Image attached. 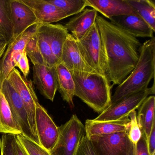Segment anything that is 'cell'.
Listing matches in <instances>:
<instances>
[{"mask_svg":"<svg viewBox=\"0 0 155 155\" xmlns=\"http://www.w3.org/2000/svg\"><path fill=\"white\" fill-rule=\"evenodd\" d=\"M8 44V43L5 35L1 30L0 29V50L7 48Z\"/></svg>","mask_w":155,"mask_h":155,"instance_id":"37","label":"cell"},{"mask_svg":"<svg viewBox=\"0 0 155 155\" xmlns=\"http://www.w3.org/2000/svg\"><path fill=\"white\" fill-rule=\"evenodd\" d=\"M15 136L13 134H3L0 139L1 155H16L14 150Z\"/></svg>","mask_w":155,"mask_h":155,"instance_id":"32","label":"cell"},{"mask_svg":"<svg viewBox=\"0 0 155 155\" xmlns=\"http://www.w3.org/2000/svg\"><path fill=\"white\" fill-rule=\"evenodd\" d=\"M155 97L148 96L139 108L137 118L142 135L147 140L152 127L155 123Z\"/></svg>","mask_w":155,"mask_h":155,"instance_id":"21","label":"cell"},{"mask_svg":"<svg viewBox=\"0 0 155 155\" xmlns=\"http://www.w3.org/2000/svg\"><path fill=\"white\" fill-rule=\"evenodd\" d=\"M147 142L149 154V155H154L155 154V123L152 127Z\"/></svg>","mask_w":155,"mask_h":155,"instance_id":"35","label":"cell"},{"mask_svg":"<svg viewBox=\"0 0 155 155\" xmlns=\"http://www.w3.org/2000/svg\"><path fill=\"white\" fill-rule=\"evenodd\" d=\"M38 47L43 58L44 63L48 67L56 66L59 64L51 51L46 31L42 24H39L37 31Z\"/></svg>","mask_w":155,"mask_h":155,"instance_id":"25","label":"cell"},{"mask_svg":"<svg viewBox=\"0 0 155 155\" xmlns=\"http://www.w3.org/2000/svg\"><path fill=\"white\" fill-rule=\"evenodd\" d=\"M70 71L75 83V96L100 114L110 106L113 85L106 76L96 73Z\"/></svg>","mask_w":155,"mask_h":155,"instance_id":"3","label":"cell"},{"mask_svg":"<svg viewBox=\"0 0 155 155\" xmlns=\"http://www.w3.org/2000/svg\"><path fill=\"white\" fill-rule=\"evenodd\" d=\"M155 155V154H154V155Z\"/></svg>","mask_w":155,"mask_h":155,"instance_id":"39","label":"cell"},{"mask_svg":"<svg viewBox=\"0 0 155 155\" xmlns=\"http://www.w3.org/2000/svg\"><path fill=\"white\" fill-rule=\"evenodd\" d=\"M7 79L22 100L28 116L31 128L34 135L38 138L36 128V106L39 103L32 81L22 76L16 68L12 70Z\"/></svg>","mask_w":155,"mask_h":155,"instance_id":"7","label":"cell"},{"mask_svg":"<svg viewBox=\"0 0 155 155\" xmlns=\"http://www.w3.org/2000/svg\"><path fill=\"white\" fill-rule=\"evenodd\" d=\"M0 29L9 43L13 38L10 0H0Z\"/></svg>","mask_w":155,"mask_h":155,"instance_id":"26","label":"cell"},{"mask_svg":"<svg viewBox=\"0 0 155 155\" xmlns=\"http://www.w3.org/2000/svg\"><path fill=\"white\" fill-rule=\"evenodd\" d=\"M135 155H149L147 140L142 135L141 138L136 145Z\"/></svg>","mask_w":155,"mask_h":155,"instance_id":"34","label":"cell"},{"mask_svg":"<svg viewBox=\"0 0 155 155\" xmlns=\"http://www.w3.org/2000/svg\"><path fill=\"white\" fill-rule=\"evenodd\" d=\"M77 41L80 53L86 64L96 73L106 77V60L96 21L86 35Z\"/></svg>","mask_w":155,"mask_h":155,"instance_id":"4","label":"cell"},{"mask_svg":"<svg viewBox=\"0 0 155 155\" xmlns=\"http://www.w3.org/2000/svg\"><path fill=\"white\" fill-rule=\"evenodd\" d=\"M34 12L38 23L52 24L68 18L66 13L47 0H22Z\"/></svg>","mask_w":155,"mask_h":155,"instance_id":"16","label":"cell"},{"mask_svg":"<svg viewBox=\"0 0 155 155\" xmlns=\"http://www.w3.org/2000/svg\"><path fill=\"white\" fill-rule=\"evenodd\" d=\"M14 68L18 67L23 73V76L27 78L30 72V67L28 56L25 51H18L14 54L12 59Z\"/></svg>","mask_w":155,"mask_h":155,"instance_id":"31","label":"cell"},{"mask_svg":"<svg viewBox=\"0 0 155 155\" xmlns=\"http://www.w3.org/2000/svg\"><path fill=\"white\" fill-rule=\"evenodd\" d=\"M58 89L64 101L71 108H74L73 98L75 97V85L70 71L61 63L57 66Z\"/></svg>","mask_w":155,"mask_h":155,"instance_id":"22","label":"cell"},{"mask_svg":"<svg viewBox=\"0 0 155 155\" xmlns=\"http://www.w3.org/2000/svg\"><path fill=\"white\" fill-rule=\"evenodd\" d=\"M63 11L68 18L83 11L87 5V0H47Z\"/></svg>","mask_w":155,"mask_h":155,"instance_id":"27","label":"cell"},{"mask_svg":"<svg viewBox=\"0 0 155 155\" xmlns=\"http://www.w3.org/2000/svg\"><path fill=\"white\" fill-rule=\"evenodd\" d=\"M136 14L155 31V4L152 0H126Z\"/></svg>","mask_w":155,"mask_h":155,"instance_id":"24","label":"cell"},{"mask_svg":"<svg viewBox=\"0 0 155 155\" xmlns=\"http://www.w3.org/2000/svg\"><path fill=\"white\" fill-rule=\"evenodd\" d=\"M106 60V76L112 85L121 84L136 67L142 43L138 39L100 16L96 19Z\"/></svg>","mask_w":155,"mask_h":155,"instance_id":"1","label":"cell"},{"mask_svg":"<svg viewBox=\"0 0 155 155\" xmlns=\"http://www.w3.org/2000/svg\"><path fill=\"white\" fill-rule=\"evenodd\" d=\"M130 122L129 117L118 120L109 121L87 120L84 126L86 135L89 138L93 136L129 131Z\"/></svg>","mask_w":155,"mask_h":155,"instance_id":"17","label":"cell"},{"mask_svg":"<svg viewBox=\"0 0 155 155\" xmlns=\"http://www.w3.org/2000/svg\"><path fill=\"white\" fill-rule=\"evenodd\" d=\"M7 48H4L0 50V60L2 58L3 56V54H4V52H5V51H6V49Z\"/></svg>","mask_w":155,"mask_h":155,"instance_id":"38","label":"cell"},{"mask_svg":"<svg viewBox=\"0 0 155 155\" xmlns=\"http://www.w3.org/2000/svg\"><path fill=\"white\" fill-rule=\"evenodd\" d=\"M33 82L46 98L53 101L58 90L57 66L33 65Z\"/></svg>","mask_w":155,"mask_h":155,"instance_id":"12","label":"cell"},{"mask_svg":"<svg viewBox=\"0 0 155 155\" xmlns=\"http://www.w3.org/2000/svg\"><path fill=\"white\" fill-rule=\"evenodd\" d=\"M115 26L127 31L136 38H153L155 31L137 14L123 15L109 19Z\"/></svg>","mask_w":155,"mask_h":155,"instance_id":"14","label":"cell"},{"mask_svg":"<svg viewBox=\"0 0 155 155\" xmlns=\"http://www.w3.org/2000/svg\"><path fill=\"white\" fill-rule=\"evenodd\" d=\"M14 150L16 155H29L22 144L21 143L18 139L15 136L14 140Z\"/></svg>","mask_w":155,"mask_h":155,"instance_id":"36","label":"cell"},{"mask_svg":"<svg viewBox=\"0 0 155 155\" xmlns=\"http://www.w3.org/2000/svg\"><path fill=\"white\" fill-rule=\"evenodd\" d=\"M74 155H98L91 140L85 135L81 139Z\"/></svg>","mask_w":155,"mask_h":155,"instance_id":"33","label":"cell"},{"mask_svg":"<svg viewBox=\"0 0 155 155\" xmlns=\"http://www.w3.org/2000/svg\"><path fill=\"white\" fill-rule=\"evenodd\" d=\"M137 116L136 110L132 111L129 115L130 122L128 136L130 140L135 146L142 137V133L137 121Z\"/></svg>","mask_w":155,"mask_h":155,"instance_id":"30","label":"cell"},{"mask_svg":"<svg viewBox=\"0 0 155 155\" xmlns=\"http://www.w3.org/2000/svg\"><path fill=\"white\" fill-rule=\"evenodd\" d=\"M58 141L50 151L51 155H74L81 139L86 135L85 127L76 115L59 127Z\"/></svg>","mask_w":155,"mask_h":155,"instance_id":"5","label":"cell"},{"mask_svg":"<svg viewBox=\"0 0 155 155\" xmlns=\"http://www.w3.org/2000/svg\"><path fill=\"white\" fill-rule=\"evenodd\" d=\"M128 131L89 138L98 155H135L136 146L130 140Z\"/></svg>","mask_w":155,"mask_h":155,"instance_id":"6","label":"cell"},{"mask_svg":"<svg viewBox=\"0 0 155 155\" xmlns=\"http://www.w3.org/2000/svg\"><path fill=\"white\" fill-rule=\"evenodd\" d=\"M39 23L31 26L18 38L12 40L8 44L3 56L0 60V89L11 71L14 68L12 56L18 51H24L30 39L36 33Z\"/></svg>","mask_w":155,"mask_h":155,"instance_id":"10","label":"cell"},{"mask_svg":"<svg viewBox=\"0 0 155 155\" xmlns=\"http://www.w3.org/2000/svg\"><path fill=\"white\" fill-rule=\"evenodd\" d=\"M61 63L70 71L96 73L83 60L78 48L77 40L70 33L63 46Z\"/></svg>","mask_w":155,"mask_h":155,"instance_id":"15","label":"cell"},{"mask_svg":"<svg viewBox=\"0 0 155 155\" xmlns=\"http://www.w3.org/2000/svg\"><path fill=\"white\" fill-rule=\"evenodd\" d=\"M98 16L95 10L86 8L70 19L64 27L77 40H79L94 25Z\"/></svg>","mask_w":155,"mask_h":155,"instance_id":"19","label":"cell"},{"mask_svg":"<svg viewBox=\"0 0 155 155\" xmlns=\"http://www.w3.org/2000/svg\"><path fill=\"white\" fill-rule=\"evenodd\" d=\"M155 37L146 41L140 48L139 58L133 70L127 78L118 85L111 104L114 105L130 95L145 90L155 77Z\"/></svg>","mask_w":155,"mask_h":155,"instance_id":"2","label":"cell"},{"mask_svg":"<svg viewBox=\"0 0 155 155\" xmlns=\"http://www.w3.org/2000/svg\"><path fill=\"white\" fill-rule=\"evenodd\" d=\"M46 31L51 51L58 63H61V54L68 31L60 24H42Z\"/></svg>","mask_w":155,"mask_h":155,"instance_id":"20","label":"cell"},{"mask_svg":"<svg viewBox=\"0 0 155 155\" xmlns=\"http://www.w3.org/2000/svg\"><path fill=\"white\" fill-rule=\"evenodd\" d=\"M36 33L28 41L25 47V51L27 56L30 59L33 65H45L38 47Z\"/></svg>","mask_w":155,"mask_h":155,"instance_id":"28","label":"cell"},{"mask_svg":"<svg viewBox=\"0 0 155 155\" xmlns=\"http://www.w3.org/2000/svg\"><path fill=\"white\" fill-rule=\"evenodd\" d=\"M10 6L13 28V40L38 22L32 10L22 0H10Z\"/></svg>","mask_w":155,"mask_h":155,"instance_id":"13","label":"cell"},{"mask_svg":"<svg viewBox=\"0 0 155 155\" xmlns=\"http://www.w3.org/2000/svg\"><path fill=\"white\" fill-rule=\"evenodd\" d=\"M29 155H51L48 150L22 134L16 135Z\"/></svg>","mask_w":155,"mask_h":155,"instance_id":"29","label":"cell"},{"mask_svg":"<svg viewBox=\"0 0 155 155\" xmlns=\"http://www.w3.org/2000/svg\"><path fill=\"white\" fill-rule=\"evenodd\" d=\"M0 133L17 135L22 134L21 129L14 119L8 104L0 89Z\"/></svg>","mask_w":155,"mask_h":155,"instance_id":"23","label":"cell"},{"mask_svg":"<svg viewBox=\"0 0 155 155\" xmlns=\"http://www.w3.org/2000/svg\"><path fill=\"white\" fill-rule=\"evenodd\" d=\"M36 125L41 146L49 151L54 148L59 135L58 127L39 103L36 106Z\"/></svg>","mask_w":155,"mask_h":155,"instance_id":"11","label":"cell"},{"mask_svg":"<svg viewBox=\"0 0 155 155\" xmlns=\"http://www.w3.org/2000/svg\"><path fill=\"white\" fill-rule=\"evenodd\" d=\"M2 91L14 119L21 129L22 135L41 145L39 139L34 135L31 128L28 116L22 100L7 79L3 82Z\"/></svg>","mask_w":155,"mask_h":155,"instance_id":"9","label":"cell"},{"mask_svg":"<svg viewBox=\"0 0 155 155\" xmlns=\"http://www.w3.org/2000/svg\"><path fill=\"white\" fill-rule=\"evenodd\" d=\"M90 7L107 18L123 15L137 14L126 0H87Z\"/></svg>","mask_w":155,"mask_h":155,"instance_id":"18","label":"cell"},{"mask_svg":"<svg viewBox=\"0 0 155 155\" xmlns=\"http://www.w3.org/2000/svg\"><path fill=\"white\" fill-rule=\"evenodd\" d=\"M155 87L154 82L151 87L127 96L110 106L93 120L96 121H109L129 117L130 113L138 108L149 95L155 94Z\"/></svg>","mask_w":155,"mask_h":155,"instance_id":"8","label":"cell"}]
</instances>
